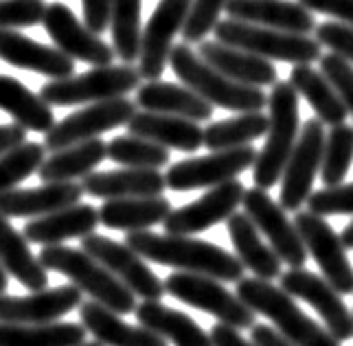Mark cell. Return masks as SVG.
Here are the masks:
<instances>
[{
	"label": "cell",
	"mask_w": 353,
	"mask_h": 346,
	"mask_svg": "<svg viewBox=\"0 0 353 346\" xmlns=\"http://www.w3.org/2000/svg\"><path fill=\"white\" fill-rule=\"evenodd\" d=\"M125 243L143 258L169 265L193 274L213 276L224 283H237L243 276L241 261L224 248L189 234H156L150 230H134L125 234Z\"/></svg>",
	"instance_id": "6da1fadb"
},
{
	"label": "cell",
	"mask_w": 353,
	"mask_h": 346,
	"mask_svg": "<svg viewBox=\"0 0 353 346\" xmlns=\"http://www.w3.org/2000/svg\"><path fill=\"white\" fill-rule=\"evenodd\" d=\"M169 64L182 83L215 108L230 110V112H261L268 105V96L261 88L222 75L217 68L206 64L187 42L172 48Z\"/></svg>",
	"instance_id": "7a4b0ae2"
},
{
	"label": "cell",
	"mask_w": 353,
	"mask_h": 346,
	"mask_svg": "<svg viewBox=\"0 0 353 346\" xmlns=\"http://www.w3.org/2000/svg\"><path fill=\"white\" fill-rule=\"evenodd\" d=\"M42 265L57 274H64L77 285L81 292L90 294L94 303H99L114 314L128 316L137 312V296L132 289L121 283L110 269L103 267L97 258H92L88 252L77 248H66V245H44L38 254Z\"/></svg>",
	"instance_id": "3957f363"
},
{
	"label": "cell",
	"mask_w": 353,
	"mask_h": 346,
	"mask_svg": "<svg viewBox=\"0 0 353 346\" xmlns=\"http://www.w3.org/2000/svg\"><path fill=\"white\" fill-rule=\"evenodd\" d=\"M270 125L265 132V145L252 165V180L259 189H272L281 180L283 169L301 134L299 92L290 81H276L268 96Z\"/></svg>",
	"instance_id": "277c9868"
},
{
	"label": "cell",
	"mask_w": 353,
	"mask_h": 346,
	"mask_svg": "<svg viewBox=\"0 0 353 346\" xmlns=\"http://www.w3.org/2000/svg\"><path fill=\"white\" fill-rule=\"evenodd\" d=\"M237 296L254 314H263L274 329L294 346H340V342L325 327L301 312L292 296L263 278H239Z\"/></svg>",
	"instance_id": "5b68a950"
},
{
	"label": "cell",
	"mask_w": 353,
	"mask_h": 346,
	"mask_svg": "<svg viewBox=\"0 0 353 346\" xmlns=\"http://www.w3.org/2000/svg\"><path fill=\"white\" fill-rule=\"evenodd\" d=\"M213 33L217 42L243 48V51L270 61H288V64L296 66L312 64V61L321 59V42L316 38H310V35L276 31L230 18L217 22Z\"/></svg>",
	"instance_id": "8992f818"
},
{
	"label": "cell",
	"mask_w": 353,
	"mask_h": 346,
	"mask_svg": "<svg viewBox=\"0 0 353 346\" xmlns=\"http://www.w3.org/2000/svg\"><path fill=\"white\" fill-rule=\"evenodd\" d=\"M141 72L132 64L121 66H97L83 75H72L66 79H53L40 88V96L46 105L68 108L81 103H99L110 99L125 96L139 90Z\"/></svg>",
	"instance_id": "52a82bcc"
},
{
	"label": "cell",
	"mask_w": 353,
	"mask_h": 346,
	"mask_svg": "<svg viewBox=\"0 0 353 346\" xmlns=\"http://www.w3.org/2000/svg\"><path fill=\"white\" fill-rule=\"evenodd\" d=\"M165 292L180 303L215 316L220 323L235 329H252L257 314L237 294H230L220 281L193 272H174L165 281Z\"/></svg>",
	"instance_id": "ba28073f"
},
{
	"label": "cell",
	"mask_w": 353,
	"mask_h": 346,
	"mask_svg": "<svg viewBox=\"0 0 353 346\" xmlns=\"http://www.w3.org/2000/svg\"><path fill=\"white\" fill-rule=\"evenodd\" d=\"M134 114H137V101H130L128 96L92 103L57 121L44 134V147L48 152H57L64 147L97 139L103 132L128 125Z\"/></svg>",
	"instance_id": "9c48e42d"
},
{
	"label": "cell",
	"mask_w": 353,
	"mask_h": 346,
	"mask_svg": "<svg viewBox=\"0 0 353 346\" xmlns=\"http://www.w3.org/2000/svg\"><path fill=\"white\" fill-rule=\"evenodd\" d=\"M325 123L316 116L303 123L299 141L292 150V156L283 169V182L281 193H279V204L283 211L296 213L303 204H307L312 195V184L316 173L323 163V150H325Z\"/></svg>",
	"instance_id": "30bf717a"
},
{
	"label": "cell",
	"mask_w": 353,
	"mask_h": 346,
	"mask_svg": "<svg viewBox=\"0 0 353 346\" xmlns=\"http://www.w3.org/2000/svg\"><path fill=\"white\" fill-rule=\"evenodd\" d=\"M257 150L252 145L235 147V150L211 152V156L187 158L172 165L165 173L167 189L172 191H196V189H213L217 184L235 180L239 173L250 169L257 160Z\"/></svg>",
	"instance_id": "8fae6325"
},
{
	"label": "cell",
	"mask_w": 353,
	"mask_h": 346,
	"mask_svg": "<svg viewBox=\"0 0 353 346\" xmlns=\"http://www.w3.org/2000/svg\"><path fill=\"white\" fill-rule=\"evenodd\" d=\"M294 226L305 243L307 254L323 272V278L340 294H353V267L347 258V248L340 234L323 219V215H316L312 211H296Z\"/></svg>",
	"instance_id": "7c38bea8"
},
{
	"label": "cell",
	"mask_w": 353,
	"mask_h": 346,
	"mask_svg": "<svg viewBox=\"0 0 353 346\" xmlns=\"http://www.w3.org/2000/svg\"><path fill=\"white\" fill-rule=\"evenodd\" d=\"M81 250L110 269L121 283H125L132 289L134 296H141L143 301H161L167 294L165 283H161V278L143 261V256L134 252L128 243H119L92 232L81 239Z\"/></svg>",
	"instance_id": "4fadbf2b"
},
{
	"label": "cell",
	"mask_w": 353,
	"mask_h": 346,
	"mask_svg": "<svg viewBox=\"0 0 353 346\" xmlns=\"http://www.w3.org/2000/svg\"><path fill=\"white\" fill-rule=\"evenodd\" d=\"M191 9V0H161L143 29L139 72L143 79L156 81L163 77L176 35L182 33Z\"/></svg>",
	"instance_id": "5bb4252c"
},
{
	"label": "cell",
	"mask_w": 353,
	"mask_h": 346,
	"mask_svg": "<svg viewBox=\"0 0 353 346\" xmlns=\"http://www.w3.org/2000/svg\"><path fill=\"white\" fill-rule=\"evenodd\" d=\"M243 208L246 215L254 221L259 232L270 241V248L279 254L283 263L290 267H303L307 261V248L303 243L294 221L285 217L281 204H276L265 189H248L243 191Z\"/></svg>",
	"instance_id": "9a60e30c"
},
{
	"label": "cell",
	"mask_w": 353,
	"mask_h": 346,
	"mask_svg": "<svg viewBox=\"0 0 353 346\" xmlns=\"http://www.w3.org/2000/svg\"><path fill=\"white\" fill-rule=\"evenodd\" d=\"M279 278H281L283 292L305 301L319 312L325 329L338 342H347L353 338V314L340 298V294L323 276H316L303 267H290V272H283Z\"/></svg>",
	"instance_id": "2e32d148"
},
{
	"label": "cell",
	"mask_w": 353,
	"mask_h": 346,
	"mask_svg": "<svg viewBox=\"0 0 353 346\" xmlns=\"http://www.w3.org/2000/svg\"><path fill=\"white\" fill-rule=\"evenodd\" d=\"M42 24L53 44L72 59L86 61L90 66H110L117 57L114 48L92 33L64 3L48 5Z\"/></svg>",
	"instance_id": "e0dca14e"
},
{
	"label": "cell",
	"mask_w": 353,
	"mask_h": 346,
	"mask_svg": "<svg viewBox=\"0 0 353 346\" xmlns=\"http://www.w3.org/2000/svg\"><path fill=\"white\" fill-rule=\"evenodd\" d=\"M243 184L235 178L224 184H217L211 191H206L200 200L187 206H180L167 215L163 221L165 232L169 234H196L204 232L211 226L226 221L237 211L243 200Z\"/></svg>",
	"instance_id": "ac0fdd59"
},
{
	"label": "cell",
	"mask_w": 353,
	"mask_h": 346,
	"mask_svg": "<svg viewBox=\"0 0 353 346\" xmlns=\"http://www.w3.org/2000/svg\"><path fill=\"white\" fill-rule=\"evenodd\" d=\"M77 307H81V289L77 285L42 289L31 296L0 294V323L46 325L55 323Z\"/></svg>",
	"instance_id": "d6986e66"
},
{
	"label": "cell",
	"mask_w": 353,
	"mask_h": 346,
	"mask_svg": "<svg viewBox=\"0 0 353 346\" xmlns=\"http://www.w3.org/2000/svg\"><path fill=\"white\" fill-rule=\"evenodd\" d=\"M0 59L9 66L38 72L51 79H66L75 75V59L55 46L40 44L16 29H0Z\"/></svg>",
	"instance_id": "ffe728a7"
},
{
	"label": "cell",
	"mask_w": 353,
	"mask_h": 346,
	"mask_svg": "<svg viewBox=\"0 0 353 346\" xmlns=\"http://www.w3.org/2000/svg\"><path fill=\"white\" fill-rule=\"evenodd\" d=\"M226 16L230 20L259 24V27L307 35L316 31L312 11L290 0H228Z\"/></svg>",
	"instance_id": "44dd1931"
},
{
	"label": "cell",
	"mask_w": 353,
	"mask_h": 346,
	"mask_svg": "<svg viewBox=\"0 0 353 346\" xmlns=\"http://www.w3.org/2000/svg\"><path fill=\"white\" fill-rule=\"evenodd\" d=\"M83 195L77 182H44L35 189H11L0 193V213L5 217H42L79 204Z\"/></svg>",
	"instance_id": "7402d4cb"
},
{
	"label": "cell",
	"mask_w": 353,
	"mask_h": 346,
	"mask_svg": "<svg viewBox=\"0 0 353 346\" xmlns=\"http://www.w3.org/2000/svg\"><path fill=\"white\" fill-rule=\"evenodd\" d=\"M198 55L217 68L222 75L230 77L233 81L254 85V88H263V85L276 83V68L272 66L270 59H263L254 53L243 51L237 46H228L222 42H200Z\"/></svg>",
	"instance_id": "603a6c76"
},
{
	"label": "cell",
	"mask_w": 353,
	"mask_h": 346,
	"mask_svg": "<svg viewBox=\"0 0 353 346\" xmlns=\"http://www.w3.org/2000/svg\"><path fill=\"white\" fill-rule=\"evenodd\" d=\"M128 134L148 139L167 150H178L193 154L204 145V128L200 123L174 116V114H161V112H137L128 123Z\"/></svg>",
	"instance_id": "cb8c5ba5"
},
{
	"label": "cell",
	"mask_w": 353,
	"mask_h": 346,
	"mask_svg": "<svg viewBox=\"0 0 353 346\" xmlns=\"http://www.w3.org/2000/svg\"><path fill=\"white\" fill-rule=\"evenodd\" d=\"M97 226H99V208L90 204H72L62 211L31 219L22 234L31 243L57 245L68 239H83L86 234H92Z\"/></svg>",
	"instance_id": "d4e9b609"
},
{
	"label": "cell",
	"mask_w": 353,
	"mask_h": 346,
	"mask_svg": "<svg viewBox=\"0 0 353 346\" xmlns=\"http://www.w3.org/2000/svg\"><path fill=\"white\" fill-rule=\"evenodd\" d=\"M83 193L101 200H119V197H152L163 195L167 189L165 176L158 169H117L88 173L81 180Z\"/></svg>",
	"instance_id": "484cf974"
},
{
	"label": "cell",
	"mask_w": 353,
	"mask_h": 346,
	"mask_svg": "<svg viewBox=\"0 0 353 346\" xmlns=\"http://www.w3.org/2000/svg\"><path fill=\"white\" fill-rule=\"evenodd\" d=\"M81 325L90 336L103 346H167L165 338L150 331L148 327L128 325L121 314H114L99 303H81L79 307Z\"/></svg>",
	"instance_id": "4316f807"
},
{
	"label": "cell",
	"mask_w": 353,
	"mask_h": 346,
	"mask_svg": "<svg viewBox=\"0 0 353 346\" xmlns=\"http://www.w3.org/2000/svg\"><path fill=\"white\" fill-rule=\"evenodd\" d=\"M137 105L148 112L174 114L189 121H211L213 108L209 101H204L200 94L193 92L189 85H178L172 81H148L137 90Z\"/></svg>",
	"instance_id": "83f0119b"
},
{
	"label": "cell",
	"mask_w": 353,
	"mask_h": 346,
	"mask_svg": "<svg viewBox=\"0 0 353 346\" xmlns=\"http://www.w3.org/2000/svg\"><path fill=\"white\" fill-rule=\"evenodd\" d=\"M226 228L233 241V248L237 252V258L241 265L248 272H252L257 278L272 281L283 274L281 272V258L270 248L268 243H263L259 228L254 226V221L246 213H233L226 219Z\"/></svg>",
	"instance_id": "f1b7e54d"
},
{
	"label": "cell",
	"mask_w": 353,
	"mask_h": 346,
	"mask_svg": "<svg viewBox=\"0 0 353 346\" xmlns=\"http://www.w3.org/2000/svg\"><path fill=\"white\" fill-rule=\"evenodd\" d=\"M172 213V202L163 195L152 197H119L105 200L99 208V224L112 230H150L156 224H163Z\"/></svg>",
	"instance_id": "f546056e"
},
{
	"label": "cell",
	"mask_w": 353,
	"mask_h": 346,
	"mask_svg": "<svg viewBox=\"0 0 353 346\" xmlns=\"http://www.w3.org/2000/svg\"><path fill=\"white\" fill-rule=\"evenodd\" d=\"M0 263L7 274L31 292H42L48 285V274L42 261L29 250L27 237L9 224V217L0 213Z\"/></svg>",
	"instance_id": "4dcf8cb0"
},
{
	"label": "cell",
	"mask_w": 353,
	"mask_h": 346,
	"mask_svg": "<svg viewBox=\"0 0 353 346\" xmlns=\"http://www.w3.org/2000/svg\"><path fill=\"white\" fill-rule=\"evenodd\" d=\"M134 314H137L139 325L148 327L176 346H213L211 336L204 333L202 327L193 323L187 314L176 312L161 301H143L137 305Z\"/></svg>",
	"instance_id": "1f68e13d"
},
{
	"label": "cell",
	"mask_w": 353,
	"mask_h": 346,
	"mask_svg": "<svg viewBox=\"0 0 353 346\" xmlns=\"http://www.w3.org/2000/svg\"><path fill=\"white\" fill-rule=\"evenodd\" d=\"M105 158L108 145L101 139H90L51 152V156L44 158L40 165L38 178L42 182H75L77 178H86L88 173H92Z\"/></svg>",
	"instance_id": "d6a6232c"
},
{
	"label": "cell",
	"mask_w": 353,
	"mask_h": 346,
	"mask_svg": "<svg viewBox=\"0 0 353 346\" xmlns=\"http://www.w3.org/2000/svg\"><path fill=\"white\" fill-rule=\"evenodd\" d=\"M290 83L294 85L299 94L305 96V101L312 105L325 125H340L345 123L349 112L340 99L338 90L332 85V81L323 75V70H316L310 64H296L290 72Z\"/></svg>",
	"instance_id": "836d02e7"
},
{
	"label": "cell",
	"mask_w": 353,
	"mask_h": 346,
	"mask_svg": "<svg viewBox=\"0 0 353 346\" xmlns=\"http://www.w3.org/2000/svg\"><path fill=\"white\" fill-rule=\"evenodd\" d=\"M0 110L31 132L46 134L57 123L51 105H46L40 94L9 75H0Z\"/></svg>",
	"instance_id": "e575fe53"
},
{
	"label": "cell",
	"mask_w": 353,
	"mask_h": 346,
	"mask_svg": "<svg viewBox=\"0 0 353 346\" xmlns=\"http://www.w3.org/2000/svg\"><path fill=\"white\" fill-rule=\"evenodd\" d=\"M81 342H86V327L83 325L0 323V346H79Z\"/></svg>",
	"instance_id": "d590c367"
},
{
	"label": "cell",
	"mask_w": 353,
	"mask_h": 346,
	"mask_svg": "<svg viewBox=\"0 0 353 346\" xmlns=\"http://www.w3.org/2000/svg\"><path fill=\"white\" fill-rule=\"evenodd\" d=\"M268 125H270V119L263 112H239V116L209 123L204 128V145L211 152L246 147L265 136Z\"/></svg>",
	"instance_id": "8d00e7d4"
},
{
	"label": "cell",
	"mask_w": 353,
	"mask_h": 346,
	"mask_svg": "<svg viewBox=\"0 0 353 346\" xmlns=\"http://www.w3.org/2000/svg\"><path fill=\"white\" fill-rule=\"evenodd\" d=\"M141 3L143 0H112V48L123 64H134L141 55Z\"/></svg>",
	"instance_id": "74e56055"
},
{
	"label": "cell",
	"mask_w": 353,
	"mask_h": 346,
	"mask_svg": "<svg viewBox=\"0 0 353 346\" xmlns=\"http://www.w3.org/2000/svg\"><path fill=\"white\" fill-rule=\"evenodd\" d=\"M108 158L132 169H161L169 165V150L139 136H117L108 143Z\"/></svg>",
	"instance_id": "f35d334b"
},
{
	"label": "cell",
	"mask_w": 353,
	"mask_h": 346,
	"mask_svg": "<svg viewBox=\"0 0 353 346\" xmlns=\"http://www.w3.org/2000/svg\"><path fill=\"white\" fill-rule=\"evenodd\" d=\"M353 165V128L340 123L334 125L325 139L321 180L325 187H338L347 178Z\"/></svg>",
	"instance_id": "ab89813d"
},
{
	"label": "cell",
	"mask_w": 353,
	"mask_h": 346,
	"mask_svg": "<svg viewBox=\"0 0 353 346\" xmlns=\"http://www.w3.org/2000/svg\"><path fill=\"white\" fill-rule=\"evenodd\" d=\"M46 156V147L40 143H22L0 156V193L16 189L20 182L40 169Z\"/></svg>",
	"instance_id": "60d3db41"
},
{
	"label": "cell",
	"mask_w": 353,
	"mask_h": 346,
	"mask_svg": "<svg viewBox=\"0 0 353 346\" xmlns=\"http://www.w3.org/2000/svg\"><path fill=\"white\" fill-rule=\"evenodd\" d=\"M228 0H191V9L182 29V38L187 44H200L209 33H213L215 24L220 22L222 11H226Z\"/></svg>",
	"instance_id": "b9f144b4"
},
{
	"label": "cell",
	"mask_w": 353,
	"mask_h": 346,
	"mask_svg": "<svg viewBox=\"0 0 353 346\" xmlns=\"http://www.w3.org/2000/svg\"><path fill=\"white\" fill-rule=\"evenodd\" d=\"M44 0H0V29L35 27L46 14Z\"/></svg>",
	"instance_id": "7bdbcfd3"
},
{
	"label": "cell",
	"mask_w": 353,
	"mask_h": 346,
	"mask_svg": "<svg viewBox=\"0 0 353 346\" xmlns=\"http://www.w3.org/2000/svg\"><path fill=\"white\" fill-rule=\"evenodd\" d=\"M307 208L316 215H353V182L325 187L310 195Z\"/></svg>",
	"instance_id": "ee69618b"
},
{
	"label": "cell",
	"mask_w": 353,
	"mask_h": 346,
	"mask_svg": "<svg viewBox=\"0 0 353 346\" xmlns=\"http://www.w3.org/2000/svg\"><path fill=\"white\" fill-rule=\"evenodd\" d=\"M321 70L323 75L332 81V85L338 90L340 99L347 108V112L353 116V64L345 57L336 53L321 55Z\"/></svg>",
	"instance_id": "f6af8a7d"
},
{
	"label": "cell",
	"mask_w": 353,
	"mask_h": 346,
	"mask_svg": "<svg viewBox=\"0 0 353 346\" xmlns=\"http://www.w3.org/2000/svg\"><path fill=\"white\" fill-rule=\"evenodd\" d=\"M316 40L332 53L345 57L353 64V27L343 22H323L316 27Z\"/></svg>",
	"instance_id": "bcb514c9"
},
{
	"label": "cell",
	"mask_w": 353,
	"mask_h": 346,
	"mask_svg": "<svg viewBox=\"0 0 353 346\" xmlns=\"http://www.w3.org/2000/svg\"><path fill=\"white\" fill-rule=\"evenodd\" d=\"M83 7V24L92 33H105L110 27V14H112V0H81Z\"/></svg>",
	"instance_id": "7dc6e473"
},
{
	"label": "cell",
	"mask_w": 353,
	"mask_h": 346,
	"mask_svg": "<svg viewBox=\"0 0 353 346\" xmlns=\"http://www.w3.org/2000/svg\"><path fill=\"white\" fill-rule=\"evenodd\" d=\"M299 3L314 14L332 16L338 22L353 27V0H299Z\"/></svg>",
	"instance_id": "c3c4849f"
},
{
	"label": "cell",
	"mask_w": 353,
	"mask_h": 346,
	"mask_svg": "<svg viewBox=\"0 0 353 346\" xmlns=\"http://www.w3.org/2000/svg\"><path fill=\"white\" fill-rule=\"evenodd\" d=\"M211 342H213V346H257L252 340L250 342L243 340L239 329L230 327V325H224V323L213 325V329H211Z\"/></svg>",
	"instance_id": "681fc988"
},
{
	"label": "cell",
	"mask_w": 353,
	"mask_h": 346,
	"mask_svg": "<svg viewBox=\"0 0 353 346\" xmlns=\"http://www.w3.org/2000/svg\"><path fill=\"white\" fill-rule=\"evenodd\" d=\"M250 340L257 346H294L290 340H285L276 329L268 325H254L250 329Z\"/></svg>",
	"instance_id": "f907efd6"
},
{
	"label": "cell",
	"mask_w": 353,
	"mask_h": 346,
	"mask_svg": "<svg viewBox=\"0 0 353 346\" xmlns=\"http://www.w3.org/2000/svg\"><path fill=\"white\" fill-rule=\"evenodd\" d=\"M27 143V130L18 123H9V125H0V156L11 152L14 147Z\"/></svg>",
	"instance_id": "816d5d0a"
},
{
	"label": "cell",
	"mask_w": 353,
	"mask_h": 346,
	"mask_svg": "<svg viewBox=\"0 0 353 346\" xmlns=\"http://www.w3.org/2000/svg\"><path fill=\"white\" fill-rule=\"evenodd\" d=\"M340 239H343V243H345V248H347V250H353V221L343 230V234H340Z\"/></svg>",
	"instance_id": "f5cc1de1"
},
{
	"label": "cell",
	"mask_w": 353,
	"mask_h": 346,
	"mask_svg": "<svg viewBox=\"0 0 353 346\" xmlns=\"http://www.w3.org/2000/svg\"><path fill=\"white\" fill-rule=\"evenodd\" d=\"M7 285H9V278H7V272L3 267V263H0V294L7 292Z\"/></svg>",
	"instance_id": "db71d44e"
},
{
	"label": "cell",
	"mask_w": 353,
	"mask_h": 346,
	"mask_svg": "<svg viewBox=\"0 0 353 346\" xmlns=\"http://www.w3.org/2000/svg\"><path fill=\"white\" fill-rule=\"evenodd\" d=\"M79 346H103L101 342H81Z\"/></svg>",
	"instance_id": "11a10c76"
}]
</instances>
